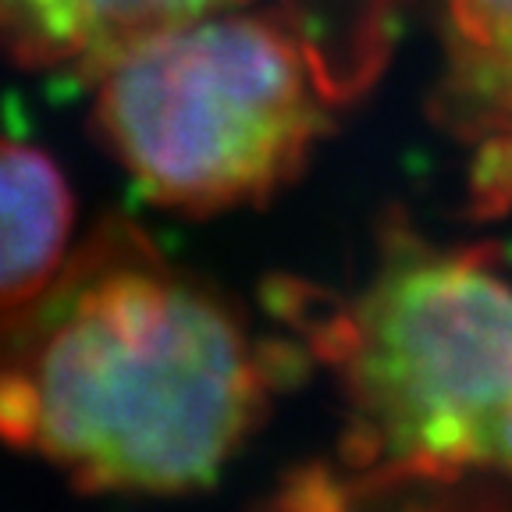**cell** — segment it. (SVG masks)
<instances>
[{"mask_svg":"<svg viewBox=\"0 0 512 512\" xmlns=\"http://www.w3.org/2000/svg\"><path fill=\"white\" fill-rule=\"evenodd\" d=\"M274 381L246 313L128 217H104L40 296L0 317V441L86 491L210 484Z\"/></svg>","mask_w":512,"mask_h":512,"instance_id":"obj_1","label":"cell"},{"mask_svg":"<svg viewBox=\"0 0 512 512\" xmlns=\"http://www.w3.org/2000/svg\"><path fill=\"white\" fill-rule=\"evenodd\" d=\"M281 313L345 399V463L512 480V281L488 246L392 214L360 285H288Z\"/></svg>","mask_w":512,"mask_h":512,"instance_id":"obj_2","label":"cell"},{"mask_svg":"<svg viewBox=\"0 0 512 512\" xmlns=\"http://www.w3.org/2000/svg\"><path fill=\"white\" fill-rule=\"evenodd\" d=\"M75 249V196L54 157L0 136V317L32 303Z\"/></svg>","mask_w":512,"mask_h":512,"instance_id":"obj_6","label":"cell"},{"mask_svg":"<svg viewBox=\"0 0 512 512\" xmlns=\"http://www.w3.org/2000/svg\"><path fill=\"white\" fill-rule=\"evenodd\" d=\"M285 0H0V54L93 82L139 43L192 18Z\"/></svg>","mask_w":512,"mask_h":512,"instance_id":"obj_5","label":"cell"},{"mask_svg":"<svg viewBox=\"0 0 512 512\" xmlns=\"http://www.w3.org/2000/svg\"><path fill=\"white\" fill-rule=\"evenodd\" d=\"M342 82L296 8L246 4L139 43L93 79V128L157 207L278 196L335 125Z\"/></svg>","mask_w":512,"mask_h":512,"instance_id":"obj_3","label":"cell"},{"mask_svg":"<svg viewBox=\"0 0 512 512\" xmlns=\"http://www.w3.org/2000/svg\"><path fill=\"white\" fill-rule=\"evenodd\" d=\"M434 121L470 153V207H512V0H441Z\"/></svg>","mask_w":512,"mask_h":512,"instance_id":"obj_4","label":"cell"},{"mask_svg":"<svg viewBox=\"0 0 512 512\" xmlns=\"http://www.w3.org/2000/svg\"><path fill=\"white\" fill-rule=\"evenodd\" d=\"M473 477L313 463L285 480L267 512H488Z\"/></svg>","mask_w":512,"mask_h":512,"instance_id":"obj_7","label":"cell"}]
</instances>
